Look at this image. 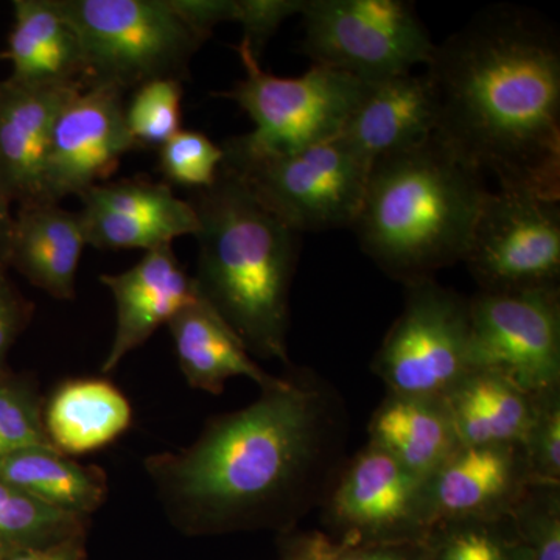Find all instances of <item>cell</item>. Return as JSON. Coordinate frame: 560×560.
Listing matches in <instances>:
<instances>
[{
	"label": "cell",
	"instance_id": "8fae6325",
	"mask_svg": "<svg viewBox=\"0 0 560 560\" xmlns=\"http://www.w3.org/2000/svg\"><path fill=\"white\" fill-rule=\"evenodd\" d=\"M471 370L537 396L560 389L559 285L480 291L469 300Z\"/></svg>",
	"mask_w": 560,
	"mask_h": 560
},
{
	"label": "cell",
	"instance_id": "5bb4252c",
	"mask_svg": "<svg viewBox=\"0 0 560 560\" xmlns=\"http://www.w3.org/2000/svg\"><path fill=\"white\" fill-rule=\"evenodd\" d=\"M80 200L84 237L94 248L149 253L197 232L194 206L176 197L167 183L106 180L84 191Z\"/></svg>",
	"mask_w": 560,
	"mask_h": 560
},
{
	"label": "cell",
	"instance_id": "4316f807",
	"mask_svg": "<svg viewBox=\"0 0 560 560\" xmlns=\"http://www.w3.org/2000/svg\"><path fill=\"white\" fill-rule=\"evenodd\" d=\"M425 545L427 560H529L510 518L438 526Z\"/></svg>",
	"mask_w": 560,
	"mask_h": 560
},
{
	"label": "cell",
	"instance_id": "603a6c76",
	"mask_svg": "<svg viewBox=\"0 0 560 560\" xmlns=\"http://www.w3.org/2000/svg\"><path fill=\"white\" fill-rule=\"evenodd\" d=\"M537 396L497 372L471 371L445 397L460 447H522L536 415Z\"/></svg>",
	"mask_w": 560,
	"mask_h": 560
},
{
	"label": "cell",
	"instance_id": "1f68e13d",
	"mask_svg": "<svg viewBox=\"0 0 560 560\" xmlns=\"http://www.w3.org/2000/svg\"><path fill=\"white\" fill-rule=\"evenodd\" d=\"M522 451L530 485L560 486V389L537 396Z\"/></svg>",
	"mask_w": 560,
	"mask_h": 560
},
{
	"label": "cell",
	"instance_id": "74e56055",
	"mask_svg": "<svg viewBox=\"0 0 560 560\" xmlns=\"http://www.w3.org/2000/svg\"><path fill=\"white\" fill-rule=\"evenodd\" d=\"M13 213L9 202L0 198V272H5L10 265L11 230H13Z\"/></svg>",
	"mask_w": 560,
	"mask_h": 560
},
{
	"label": "cell",
	"instance_id": "f35d334b",
	"mask_svg": "<svg viewBox=\"0 0 560 560\" xmlns=\"http://www.w3.org/2000/svg\"><path fill=\"white\" fill-rule=\"evenodd\" d=\"M0 560H5V552L0 551Z\"/></svg>",
	"mask_w": 560,
	"mask_h": 560
},
{
	"label": "cell",
	"instance_id": "5b68a950",
	"mask_svg": "<svg viewBox=\"0 0 560 560\" xmlns=\"http://www.w3.org/2000/svg\"><path fill=\"white\" fill-rule=\"evenodd\" d=\"M79 36L86 84L121 91L156 80L183 81L210 38L175 0H57Z\"/></svg>",
	"mask_w": 560,
	"mask_h": 560
},
{
	"label": "cell",
	"instance_id": "7402d4cb",
	"mask_svg": "<svg viewBox=\"0 0 560 560\" xmlns=\"http://www.w3.org/2000/svg\"><path fill=\"white\" fill-rule=\"evenodd\" d=\"M5 57L10 80L22 84L84 83L79 36L62 16L57 0H16Z\"/></svg>",
	"mask_w": 560,
	"mask_h": 560
},
{
	"label": "cell",
	"instance_id": "3957f363",
	"mask_svg": "<svg viewBox=\"0 0 560 560\" xmlns=\"http://www.w3.org/2000/svg\"><path fill=\"white\" fill-rule=\"evenodd\" d=\"M197 212L195 285L250 357L290 366V290L300 234L265 208L237 173L221 165L215 183L190 200Z\"/></svg>",
	"mask_w": 560,
	"mask_h": 560
},
{
	"label": "cell",
	"instance_id": "4dcf8cb0",
	"mask_svg": "<svg viewBox=\"0 0 560 560\" xmlns=\"http://www.w3.org/2000/svg\"><path fill=\"white\" fill-rule=\"evenodd\" d=\"M223 161L221 145L200 131L180 130L160 149V167L167 184L195 191L215 183Z\"/></svg>",
	"mask_w": 560,
	"mask_h": 560
},
{
	"label": "cell",
	"instance_id": "52a82bcc",
	"mask_svg": "<svg viewBox=\"0 0 560 560\" xmlns=\"http://www.w3.org/2000/svg\"><path fill=\"white\" fill-rule=\"evenodd\" d=\"M245 79L221 97L237 103L254 130L228 142L249 153H289L340 135L368 84L348 73L313 65L301 77H276L243 40L235 47Z\"/></svg>",
	"mask_w": 560,
	"mask_h": 560
},
{
	"label": "cell",
	"instance_id": "4fadbf2b",
	"mask_svg": "<svg viewBox=\"0 0 560 560\" xmlns=\"http://www.w3.org/2000/svg\"><path fill=\"white\" fill-rule=\"evenodd\" d=\"M124 94L109 84L90 83L62 106L50 132L44 201L80 198L106 183L121 158L139 149L128 131Z\"/></svg>",
	"mask_w": 560,
	"mask_h": 560
},
{
	"label": "cell",
	"instance_id": "d590c367",
	"mask_svg": "<svg viewBox=\"0 0 560 560\" xmlns=\"http://www.w3.org/2000/svg\"><path fill=\"white\" fill-rule=\"evenodd\" d=\"M5 560H80L77 537L47 545V547L21 548L5 552Z\"/></svg>",
	"mask_w": 560,
	"mask_h": 560
},
{
	"label": "cell",
	"instance_id": "7c38bea8",
	"mask_svg": "<svg viewBox=\"0 0 560 560\" xmlns=\"http://www.w3.org/2000/svg\"><path fill=\"white\" fill-rule=\"evenodd\" d=\"M323 506L338 544L422 541L431 533L427 480L371 444L345 463Z\"/></svg>",
	"mask_w": 560,
	"mask_h": 560
},
{
	"label": "cell",
	"instance_id": "f1b7e54d",
	"mask_svg": "<svg viewBox=\"0 0 560 560\" xmlns=\"http://www.w3.org/2000/svg\"><path fill=\"white\" fill-rule=\"evenodd\" d=\"M180 101L183 81L179 80L150 81L138 88L125 105V119L139 149H161L180 131Z\"/></svg>",
	"mask_w": 560,
	"mask_h": 560
},
{
	"label": "cell",
	"instance_id": "d4e9b609",
	"mask_svg": "<svg viewBox=\"0 0 560 560\" xmlns=\"http://www.w3.org/2000/svg\"><path fill=\"white\" fill-rule=\"evenodd\" d=\"M0 481L54 508L86 518L102 506L105 477L54 447H33L0 458Z\"/></svg>",
	"mask_w": 560,
	"mask_h": 560
},
{
	"label": "cell",
	"instance_id": "83f0119b",
	"mask_svg": "<svg viewBox=\"0 0 560 560\" xmlns=\"http://www.w3.org/2000/svg\"><path fill=\"white\" fill-rule=\"evenodd\" d=\"M33 447H54L38 393L25 378L0 372V458Z\"/></svg>",
	"mask_w": 560,
	"mask_h": 560
},
{
	"label": "cell",
	"instance_id": "277c9868",
	"mask_svg": "<svg viewBox=\"0 0 560 560\" xmlns=\"http://www.w3.org/2000/svg\"><path fill=\"white\" fill-rule=\"evenodd\" d=\"M488 194L485 175L434 135L371 165L350 230L382 271L410 285L463 261Z\"/></svg>",
	"mask_w": 560,
	"mask_h": 560
},
{
	"label": "cell",
	"instance_id": "836d02e7",
	"mask_svg": "<svg viewBox=\"0 0 560 560\" xmlns=\"http://www.w3.org/2000/svg\"><path fill=\"white\" fill-rule=\"evenodd\" d=\"M31 319V304L22 300L20 291L0 272V372L5 371V360L11 346Z\"/></svg>",
	"mask_w": 560,
	"mask_h": 560
},
{
	"label": "cell",
	"instance_id": "484cf974",
	"mask_svg": "<svg viewBox=\"0 0 560 560\" xmlns=\"http://www.w3.org/2000/svg\"><path fill=\"white\" fill-rule=\"evenodd\" d=\"M83 521L0 481V551L47 547L72 539L79 536Z\"/></svg>",
	"mask_w": 560,
	"mask_h": 560
},
{
	"label": "cell",
	"instance_id": "9c48e42d",
	"mask_svg": "<svg viewBox=\"0 0 560 560\" xmlns=\"http://www.w3.org/2000/svg\"><path fill=\"white\" fill-rule=\"evenodd\" d=\"M372 370L394 396L447 397L474 371L469 300L434 279L407 285Z\"/></svg>",
	"mask_w": 560,
	"mask_h": 560
},
{
	"label": "cell",
	"instance_id": "6da1fadb",
	"mask_svg": "<svg viewBox=\"0 0 560 560\" xmlns=\"http://www.w3.org/2000/svg\"><path fill=\"white\" fill-rule=\"evenodd\" d=\"M242 410L210 420L189 447L145 467L180 529H289L324 504L345 466L348 412L311 370L290 368Z\"/></svg>",
	"mask_w": 560,
	"mask_h": 560
},
{
	"label": "cell",
	"instance_id": "ac0fdd59",
	"mask_svg": "<svg viewBox=\"0 0 560 560\" xmlns=\"http://www.w3.org/2000/svg\"><path fill=\"white\" fill-rule=\"evenodd\" d=\"M438 113L425 73H400L368 84L340 138L368 165L422 145L436 132Z\"/></svg>",
	"mask_w": 560,
	"mask_h": 560
},
{
	"label": "cell",
	"instance_id": "30bf717a",
	"mask_svg": "<svg viewBox=\"0 0 560 560\" xmlns=\"http://www.w3.org/2000/svg\"><path fill=\"white\" fill-rule=\"evenodd\" d=\"M463 261L480 291L559 285L560 200L525 189L489 191Z\"/></svg>",
	"mask_w": 560,
	"mask_h": 560
},
{
	"label": "cell",
	"instance_id": "d6986e66",
	"mask_svg": "<svg viewBox=\"0 0 560 560\" xmlns=\"http://www.w3.org/2000/svg\"><path fill=\"white\" fill-rule=\"evenodd\" d=\"M86 245L79 213L58 202H33L13 217L10 265L55 300H73Z\"/></svg>",
	"mask_w": 560,
	"mask_h": 560
},
{
	"label": "cell",
	"instance_id": "cb8c5ba5",
	"mask_svg": "<svg viewBox=\"0 0 560 560\" xmlns=\"http://www.w3.org/2000/svg\"><path fill=\"white\" fill-rule=\"evenodd\" d=\"M131 405L113 383L77 378L62 383L44 407V427L62 455L105 447L130 429Z\"/></svg>",
	"mask_w": 560,
	"mask_h": 560
},
{
	"label": "cell",
	"instance_id": "8d00e7d4",
	"mask_svg": "<svg viewBox=\"0 0 560 560\" xmlns=\"http://www.w3.org/2000/svg\"><path fill=\"white\" fill-rule=\"evenodd\" d=\"M331 556H334V541L327 539L324 534L316 533L300 541L293 558L296 560H331Z\"/></svg>",
	"mask_w": 560,
	"mask_h": 560
},
{
	"label": "cell",
	"instance_id": "ffe728a7",
	"mask_svg": "<svg viewBox=\"0 0 560 560\" xmlns=\"http://www.w3.org/2000/svg\"><path fill=\"white\" fill-rule=\"evenodd\" d=\"M167 327L180 372L190 388L219 396L224 383L234 377L249 378L260 389L278 385L280 377L261 370L202 298L176 313Z\"/></svg>",
	"mask_w": 560,
	"mask_h": 560
},
{
	"label": "cell",
	"instance_id": "f546056e",
	"mask_svg": "<svg viewBox=\"0 0 560 560\" xmlns=\"http://www.w3.org/2000/svg\"><path fill=\"white\" fill-rule=\"evenodd\" d=\"M559 488L529 485L508 517L529 560H560Z\"/></svg>",
	"mask_w": 560,
	"mask_h": 560
},
{
	"label": "cell",
	"instance_id": "e575fe53",
	"mask_svg": "<svg viewBox=\"0 0 560 560\" xmlns=\"http://www.w3.org/2000/svg\"><path fill=\"white\" fill-rule=\"evenodd\" d=\"M425 540L334 544L331 560H427Z\"/></svg>",
	"mask_w": 560,
	"mask_h": 560
},
{
	"label": "cell",
	"instance_id": "ab89813d",
	"mask_svg": "<svg viewBox=\"0 0 560 560\" xmlns=\"http://www.w3.org/2000/svg\"><path fill=\"white\" fill-rule=\"evenodd\" d=\"M289 560H296V559H294L293 556H291V558Z\"/></svg>",
	"mask_w": 560,
	"mask_h": 560
},
{
	"label": "cell",
	"instance_id": "8992f818",
	"mask_svg": "<svg viewBox=\"0 0 560 560\" xmlns=\"http://www.w3.org/2000/svg\"><path fill=\"white\" fill-rule=\"evenodd\" d=\"M224 167L290 230L323 232L352 226L370 165L340 138L289 153H249L221 145Z\"/></svg>",
	"mask_w": 560,
	"mask_h": 560
},
{
	"label": "cell",
	"instance_id": "9a60e30c",
	"mask_svg": "<svg viewBox=\"0 0 560 560\" xmlns=\"http://www.w3.org/2000/svg\"><path fill=\"white\" fill-rule=\"evenodd\" d=\"M529 485L521 445L459 447L427 480L430 529L448 523L503 521Z\"/></svg>",
	"mask_w": 560,
	"mask_h": 560
},
{
	"label": "cell",
	"instance_id": "ba28073f",
	"mask_svg": "<svg viewBox=\"0 0 560 560\" xmlns=\"http://www.w3.org/2000/svg\"><path fill=\"white\" fill-rule=\"evenodd\" d=\"M301 49L370 84L427 66L436 44L405 0H305Z\"/></svg>",
	"mask_w": 560,
	"mask_h": 560
},
{
	"label": "cell",
	"instance_id": "d6a6232c",
	"mask_svg": "<svg viewBox=\"0 0 560 560\" xmlns=\"http://www.w3.org/2000/svg\"><path fill=\"white\" fill-rule=\"evenodd\" d=\"M305 0H230L228 22L243 31V43L260 61L261 51L280 25L294 14H301Z\"/></svg>",
	"mask_w": 560,
	"mask_h": 560
},
{
	"label": "cell",
	"instance_id": "e0dca14e",
	"mask_svg": "<svg viewBox=\"0 0 560 560\" xmlns=\"http://www.w3.org/2000/svg\"><path fill=\"white\" fill-rule=\"evenodd\" d=\"M101 280L116 302V331L103 372L116 371L128 353L201 298L172 246L149 250L130 270Z\"/></svg>",
	"mask_w": 560,
	"mask_h": 560
},
{
	"label": "cell",
	"instance_id": "2e32d148",
	"mask_svg": "<svg viewBox=\"0 0 560 560\" xmlns=\"http://www.w3.org/2000/svg\"><path fill=\"white\" fill-rule=\"evenodd\" d=\"M84 83L0 81V198L9 205L44 201V168L55 119Z\"/></svg>",
	"mask_w": 560,
	"mask_h": 560
},
{
	"label": "cell",
	"instance_id": "7a4b0ae2",
	"mask_svg": "<svg viewBox=\"0 0 560 560\" xmlns=\"http://www.w3.org/2000/svg\"><path fill=\"white\" fill-rule=\"evenodd\" d=\"M438 136L499 187L560 200V47L521 7L495 5L434 47Z\"/></svg>",
	"mask_w": 560,
	"mask_h": 560
},
{
	"label": "cell",
	"instance_id": "44dd1931",
	"mask_svg": "<svg viewBox=\"0 0 560 560\" xmlns=\"http://www.w3.org/2000/svg\"><path fill=\"white\" fill-rule=\"evenodd\" d=\"M370 444L429 480L460 447L445 397L389 394L372 416Z\"/></svg>",
	"mask_w": 560,
	"mask_h": 560
}]
</instances>
